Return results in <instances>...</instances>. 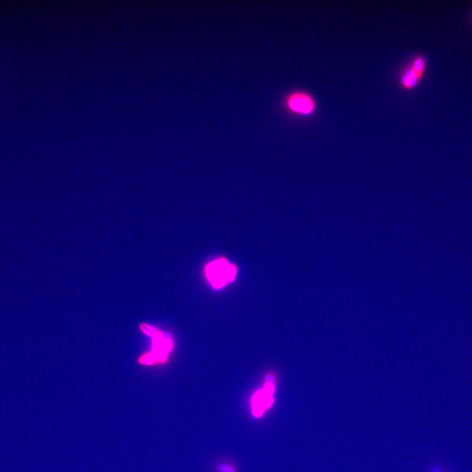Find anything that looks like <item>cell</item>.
Returning a JSON list of instances; mask_svg holds the SVG:
<instances>
[{
	"label": "cell",
	"mask_w": 472,
	"mask_h": 472,
	"mask_svg": "<svg viewBox=\"0 0 472 472\" xmlns=\"http://www.w3.org/2000/svg\"><path fill=\"white\" fill-rule=\"evenodd\" d=\"M205 271L207 279L216 289H221L234 280L237 272L236 266L224 258L210 262Z\"/></svg>",
	"instance_id": "1"
},
{
	"label": "cell",
	"mask_w": 472,
	"mask_h": 472,
	"mask_svg": "<svg viewBox=\"0 0 472 472\" xmlns=\"http://www.w3.org/2000/svg\"><path fill=\"white\" fill-rule=\"evenodd\" d=\"M274 379L272 376H268L263 388L256 391L251 397V414L256 419L263 417L266 412L272 408L274 403Z\"/></svg>",
	"instance_id": "2"
},
{
	"label": "cell",
	"mask_w": 472,
	"mask_h": 472,
	"mask_svg": "<svg viewBox=\"0 0 472 472\" xmlns=\"http://www.w3.org/2000/svg\"><path fill=\"white\" fill-rule=\"evenodd\" d=\"M152 350L141 358L140 362L145 365H151L158 362H166L168 354L172 350V339L170 335L158 331L152 336Z\"/></svg>",
	"instance_id": "3"
},
{
	"label": "cell",
	"mask_w": 472,
	"mask_h": 472,
	"mask_svg": "<svg viewBox=\"0 0 472 472\" xmlns=\"http://www.w3.org/2000/svg\"><path fill=\"white\" fill-rule=\"evenodd\" d=\"M287 105L291 112L303 116L313 114L316 109L314 99L309 94L302 91L290 94L287 98Z\"/></svg>",
	"instance_id": "4"
},
{
	"label": "cell",
	"mask_w": 472,
	"mask_h": 472,
	"mask_svg": "<svg viewBox=\"0 0 472 472\" xmlns=\"http://www.w3.org/2000/svg\"><path fill=\"white\" fill-rule=\"evenodd\" d=\"M424 75L416 71L411 65L404 70L400 78L401 87L405 90H412L415 88Z\"/></svg>",
	"instance_id": "5"
},
{
	"label": "cell",
	"mask_w": 472,
	"mask_h": 472,
	"mask_svg": "<svg viewBox=\"0 0 472 472\" xmlns=\"http://www.w3.org/2000/svg\"><path fill=\"white\" fill-rule=\"evenodd\" d=\"M219 472H236V469L233 465L228 463H223L217 466Z\"/></svg>",
	"instance_id": "6"
},
{
	"label": "cell",
	"mask_w": 472,
	"mask_h": 472,
	"mask_svg": "<svg viewBox=\"0 0 472 472\" xmlns=\"http://www.w3.org/2000/svg\"><path fill=\"white\" fill-rule=\"evenodd\" d=\"M431 472H442L441 469L437 465H434L431 468Z\"/></svg>",
	"instance_id": "7"
}]
</instances>
